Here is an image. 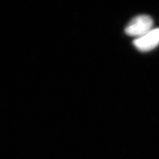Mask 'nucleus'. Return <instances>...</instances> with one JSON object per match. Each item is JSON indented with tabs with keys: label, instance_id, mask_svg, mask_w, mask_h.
Here are the masks:
<instances>
[{
	"label": "nucleus",
	"instance_id": "nucleus-1",
	"mask_svg": "<svg viewBox=\"0 0 159 159\" xmlns=\"http://www.w3.org/2000/svg\"><path fill=\"white\" fill-rule=\"evenodd\" d=\"M153 21L150 16L140 15L134 17L125 28V33L128 36L140 38L153 30Z\"/></svg>",
	"mask_w": 159,
	"mask_h": 159
},
{
	"label": "nucleus",
	"instance_id": "nucleus-2",
	"mask_svg": "<svg viewBox=\"0 0 159 159\" xmlns=\"http://www.w3.org/2000/svg\"><path fill=\"white\" fill-rule=\"evenodd\" d=\"M135 47L141 52H148L159 45V28L152 30L133 42Z\"/></svg>",
	"mask_w": 159,
	"mask_h": 159
}]
</instances>
